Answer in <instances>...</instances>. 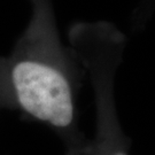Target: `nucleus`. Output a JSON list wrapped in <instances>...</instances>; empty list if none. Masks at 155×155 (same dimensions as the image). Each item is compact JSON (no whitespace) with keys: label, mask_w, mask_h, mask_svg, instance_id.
<instances>
[{"label":"nucleus","mask_w":155,"mask_h":155,"mask_svg":"<svg viewBox=\"0 0 155 155\" xmlns=\"http://www.w3.org/2000/svg\"><path fill=\"white\" fill-rule=\"evenodd\" d=\"M68 45L92 91V155H130L115 105V76L122 60L123 35L108 22H77L69 29Z\"/></svg>","instance_id":"f03ea898"},{"label":"nucleus","mask_w":155,"mask_h":155,"mask_svg":"<svg viewBox=\"0 0 155 155\" xmlns=\"http://www.w3.org/2000/svg\"><path fill=\"white\" fill-rule=\"evenodd\" d=\"M28 1L29 21L5 58L14 110L50 127L63 155H92L78 108L82 67L62 41L53 0Z\"/></svg>","instance_id":"f257e3e1"},{"label":"nucleus","mask_w":155,"mask_h":155,"mask_svg":"<svg viewBox=\"0 0 155 155\" xmlns=\"http://www.w3.org/2000/svg\"><path fill=\"white\" fill-rule=\"evenodd\" d=\"M0 109L14 110L11 92H9V86H8V81H7L5 58L0 59Z\"/></svg>","instance_id":"7ed1b4c3"}]
</instances>
